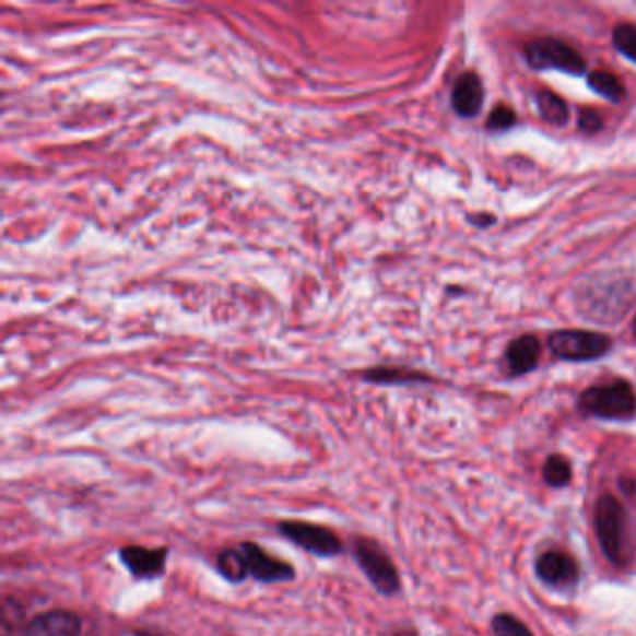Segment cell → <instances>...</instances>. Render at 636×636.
Masks as SVG:
<instances>
[{"mask_svg":"<svg viewBox=\"0 0 636 636\" xmlns=\"http://www.w3.org/2000/svg\"><path fill=\"white\" fill-rule=\"evenodd\" d=\"M593 530L604 558L614 567H625L631 556V517L624 503L603 493L593 506Z\"/></svg>","mask_w":636,"mask_h":636,"instance_id":"obj_1","label":"cell"},{"mask_svg":"<svg viewBox=\"0 0 636 636\" xmlns=\"http://www.w3.org/2000/svg\"><path fill=\"white\" fill-rule=\"evenodd\" d=\"M579 413L606 422L633 421L636 416V392L625 379L596 385L586 389L577 401Z\"/></svg>","mask_w":636,"mask_h":636,"instance_id":"obj_2","label":"cell"},{"mask_svg":"<svg viewBox=\"0 0 636 636\" xmlns=\"http://www.w3.org/2000/svg\"><path fill=\"white\" fill-rule=\"evenodd\" d=\"M353 553L358 567L377 592L392 598L401 590L400 573L390 554L372 538H355Z\"/></svg>","mask_w":636,"mask_h":636,"instance_id":"obj_3","label":"cell"},{"mask_svg":"<svg viewBox=\"0 0 636 636\" xmlns=\"http://www.w3.org/2000/svg\"><path fill=\"white\" fill-rule=\"evenodd\" d=\"M525 58L538 71L556 70L567 75H585L582 55L558 38H538L525 47Z\"/></svg>","mask_w":636,"mask_h":636,"instance_id":"obj_4","label":"cell"},{"mask_svg":"<svg viewBox=\"0 0 636 636\" xmlns=\"http://www.w3.org/2000/svg\"><path fill=\"white\" fill-rule=\"evenodd\" d=\"M549 350L556 358L567 363H588L606 355L612 348L611 338L592 331H556L549 337Z\"/></svg>","mask_w":636,"mask_h":636,"instance_id":"obj_5","label":"cell"},{"mask_svg":"<svg viewBox=\"0 0 636 636\" xmlns=\"http://www.w3.org/2000/svg\"><path fill=\"white\" fill-rule=\"evenodd\" d=\"M279 530L286 540L295 543L306 553L316 554L321 558H332L344 551V543L331 529L316 522L292 521L279 522Z\"/></svg>","mask_w":636,"mask_h":636,"instance_id":"obj_6","label":"cell"},{"mask_svg":"<svg viewBox=\"0 0 636 636\" xmlns=\"http://www.w3.org/2000/svg\"><path fill=\"white\" fill-rule=\"evenodd\" d=\"M534 573L541 585L553 590H562V592L577 588L582 575L577 558H573L572 554L558 549H549L538 554L534 561Z\"/></svg>","mask_w":636,"mask_h":636,"instance_id":"obj_7","label":"cell"},{"mask_svg":"<svg viewBox=\"0 0 636 636\" xmlns=\"http://www.w3.org/2000/svg\"><path fill=\"white\" fill-rule=\"evenodd\" d=\"M242 551L247 556L250 577H255L258 582L273 585V582H287L295 579V569L292 564L274 558L266 549H261L258 543H243Z\"/></svg>","mask_w":636,"mask_h":636,"instance_id":"obj_8","label":"cell"},{"mask_svg":"<svg viewBox=\"0 0 636 636\" xmlns=\"http://www.w3.org/2000/svg\"><path fill=\"white\" fill-rule=\"evenodd\" d=\"M165 547L148 549L141 545H129L120 549V561L134 579L150 580L161 577L166 569Z\"/></svg>","mask_w":636,"mask_h":636,"instance_id":"obj_9","label":"cell"},{"mask_svg":"<svg viewBox=\"0 0 636 636\" xmlns=\"http://www.w3.org/2000/svg\"><path fill=\"white\" fill-rule=\"evenodd\" d=\"M81 617L70 611H49L34 616L21 636H79Z\"/></svg>","mask_w":636,"mask_h":636,"instance_id":"obj_10","label":"cell"},{"mask_svg":"<svg viewBox=\"0 0 636 636\" xmlns=\"http://www.w3.org/2000/svg\"><path fill=\"white\" fill-rule=\"evenodd\" d=\"M484 97L482 79L472 71L463 73L454 84L452 107L461 118H474L480 115V110L484 107Z\"/></svg>","mask_w":636,"mask_h":636,"instance_id":"obj_11","label":"cell"},{"mask_svg":"<svg viewBox=\"0 0 636 636\" xmlns=\"http://www.w3.org/2000/svg\"><path fill=\"white\" fill-rule=\"evenodd\" d=\"M541 344L538 338L532 334H522L509 342L506 350V364H508L511 376H527L534 372L540 363Z\"/></svg>","mask_w":636,"mask_h":636,"instance_id":"obj_12","label":"cell"},{"mask_svg":"<svg viewBox=\"0 0 636 636\" xmlns=\"http://www.w3.org/2000/svg\"><path fill=\"white\" fill-rule=\"evenodd\" d=\"M535 107H538L541 120L553 123V126H566L567 120H569L567 103L551 90H540L535 94Z\"/></svg>","mask_w":636,"mask_h":636,"instance_id":"obj_13","label":"cell"},{"mask_svg":"<svg viewBox=\"0 0 636 636\" xmlns=\"http://www.w3.org/2000/svg\"><path fill=\"white\" fill-rule=\"evenodd\" d=\"M216 569L229 582H243L250 575L247 556L242 549H224L216 556Z\"/></svg>","mask_w":636,"mask_h":636,"instance_id":"obj_14","label":"cell"},{"mask_svg":"<svg viewBox=\"0 0 636 636\" xmlns=\"http://www.w3.org/2000/svg\"><path fill=\"white\" fill-rule=\"evenodd\" d=\"M543 480L549 487H566L572 484L573 467L569 459L564 458L562 454H551L545 463H543Z\"/></svg>","mask_w":636,"mask_h":636,"instance_id":"obj_15","label":"cell"},{"mask_svg":"<svg viewBox=\"0 0 636 636\" xmlns=\"http://www.w3.org/2000/svg\"><path fill=\"white\" fill-rule=\"evenodd\" d=\"M588 86L603 96L604 99H609L612 103H620L624 99L625 90L624 84L617 81L616 76L609 73V71L596 70L588 75Z\"/></svg>","mask_w":636,"mask_h":636,"instance_id":"obj_16","label":"cell"},{"mask_svg":"<svg viewBox=\"0 0 636 636\" xmlns=\"http://www.w3.org/2000/svg\"><path fill=\"white\" fill-rule=\"evenodd\" d=\"M364 377L372 382H381V385H409V382H427L429 377L424 376L421 372H411V369L401 368H376L369 369Z\"/></svg>","mask_w":636,"mask_h":636,"instance_id":"obj_17","label":"cell"},{"mask_svg":"<svg viewBox=\"0 0 636 636\" xmlns=\"http://www.w3.org/2000/svg\"><path fill=\"white\" fill-rule=\"evenodd\" d=\"M491 631L495 636H535L521 617L514 616L509 612L495 614L491 620Z\"/></svg>","mask_w":636,"mask_h":636,"instance_id":"obj_18","label":"cell"},{"mask_svg":"<svg viewBox=\"0 0 636 636\" xmlns=\"http://www.w3.org/2000/svg\"><path fill=\"white\" fill-rule=\"evenodd\" d=\"M612 44L617 51L636 64V25L633 23H622L612 33Z\"/></svg>","mask_w":636,"mask_h":636,"instance_id":"obj_19","label":"cell"},{"mask_svg":"<svg viewBox=\"0 0 636 636\" xmlns=\"http://www.w3.org/2000/svg\"><path fill=\"white\" fill-rule=\"evenodd\" d=\"M517 123V116L511 108L506 105H498V107L491 110L490 118H487V131H508Z\"/></svg>","mask_w":636,"mask_h":636,"instance_id":"obj_20","label":"cell"},{"mask_svg":"<svg viewBox=\"0 0 636 636\" xmlns=\"http://www.w3.org/2000/svg\"><path fill=\"white\" fill-rule=\"evenodd\" d=\"M579 128L585 133H598L603 129V116L599 115L598 110H593V108H580Z\"/></svg>","mask_w":636,"mask_h":636,"instance_id":"obj_21","label":"cell"},{"mask_svg":"<svg viewBox=\"0 0 636 636\" xmlns=\"http://www.w3.org/2000/svg\"><path fill=\"white\" fill-rule=\"evenodd\" d=\"M620 484V490L624 491L627 496L636 495V480L633 476H622L617 480Z\"/></svg>","mask_w":636,"mask_h":636,"instance_id":"obj_22","label":"cell"},{"mask_svg":"<svg viewBox=\"0 0 636 636\" xmlns=\"http://www.w3.org/2000/svg\"><path fill=\"white\" fill-rule=\"evenodd\" d=\"M469 221L474 226H480V228H485V226H491V224H495V216L487 215V213H476V215L469 216Z\"/></svg>","mask_w":636,"mask_h":636,"instance_id":"obj_23","label":"cell"},{"mask_svg":"<svg viewBox=\"0 0 636 636\" xmlns=\"http://www.w3.org/2000/svg\"><path fill=\"white\" fill-rule=\"evenodd\" d=\"M392 636H419V633L413 629H400L396 631L394 635Z\"/></svg>","mask_w":636,"mask_h":636,"instance_id":"obj_24","label":"cell"},{"mask_svg":"<svg viewBox=\"0 0 636 636\" xmlns=\"http://www.w3.org/2000/svg\"><path fill=\"white\" fill-rule=\"evenodd\" d=\"M635 337H636V318H635Z\"/></svg>","mask_w":636,"mask_h":636,"instance_id":"obj_25","label":"cell"}]
</instances>
